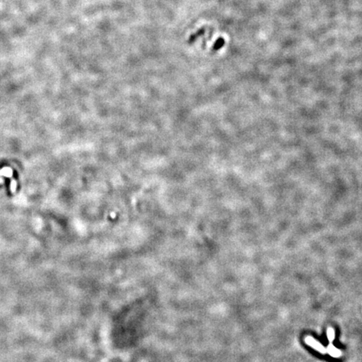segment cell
<instances>
[{
    "instance_id": "7a4b0ae2",
    "label": "cell",
    "mask_w": 362,
    "mask_h": 362,
    "mask_svg": "<svg viewBox=\"0 0 362 362\" xmlns=\"http://www.w3.org/2000/svg\"><path fill=\"white\" fill-rule=\"evenodd\" d=\"M326 351L334 358H339L342 355V352L338 348H336L335 345H332V343L328 345V347L326 348Z\"/></svg>"
},
{
    "instance_id": "6da1fadb",
    "label": "cell",
    "mask_w": 362,
    "mask_h": 362,
    "mask_svg": "<svg viewBox=\"0 0 362 362\" xmlns=\"http://www.w3.org/2000/svg\"><path fill=\"white\" fill-rule=\"evenodd\" d=\"M305 342H306V344H307L308 345L311 346L314 350H317V351H318L319 353H321V354H326V353H327L326 348H325V346L322 345V344H320L317 339L313 338V337L307 336V337L305 338Z\"/></svg>"
},
{
    "instance_id": "277c9868",
    "label": "cell",
    "mask_w": 362,
    "mask_h": 362,
    "mask_svg": "<svg viewBox=\"0 0 362 362\" xmlns=\"http://www.w3.org/2000/svg\"><path fill=\"white\" fill-rule=\"evenodd\" d=\"M0 175H4L7 177H11L12 176V169L10 168L5 167L4 169L0 170Z\"/></svg>"
},
{
    "instance_id": "3957f363",
    "label": "cell",
    "mask_w": 362,
    "mask_h": 362,
    "mask_svg": "<svg viewBox=\"0 0 362 362\" xmlns=\"http://www.w3.org/2000/svg\"><path fill=\"white\" fill-rule=\"evenodd\" d=\"M335 338V329H334V328H332V327H329L328 329H327V339H328V340L330 342V343H332V342L334 341Z\"/></svg>"
},
{
    "instance_id": "5b68a950",
    "label": "cell",
    "mask_w": 362,
    "mask_h": 362,
    "mask_svg": "<svg viewBox=\"0 0 362 362\" xmlns=\"http://www.w3.org/2000/svg\"><path fill=\"white\" fill-rule=\"evenodd\" d=\"M15 190H16V181L14 179H12V181H11V190H12V192H14Z\"/></svg>"
}]
</instances>
